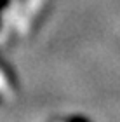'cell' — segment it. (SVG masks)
Here are the masks:
<instances>
[{
  "mask_svg": "<svg viewBox=\"0 0 120 122\" xmlns=\"http://www.w3.org/2000/svg\"><path fill=\"white\" fill-rule=\"evenodd\" d=\"M10 0H0V30H2V25H4V18H5V12H7V7H9Z\"/></svg>",
  "mask_w": 120,
  "mask_h": 122,
  "instance_id": "277c9868",
  "label": "cell"
},
{
  "mask_svg": "<svg viewBox=\"0 0 120 122\" xmlns=\"http://www.w3.org/2000/svg\"><path fill=\"white\" fill-rule=\"evenodd\" d=\"M52 0H10L2 30L10 42H24L37 35L51 12Z\"/></svg>",
  "mask_w": 120,
  "mask_h": 122,
  "instance_id": "6da1fadb",
  "label": "cell"
},
{
  "mask_svg": "<svg viewBox=\"0 0 120 122\" xmlns=\"http://www.w3.org/2000/svg\"><path fill=\"white\" fill-rule=\"evenodd\" d=\"M54 122H91V120L84 115H68V117H59Z\"/></svg>",
  "mask_w": 120,
  "mask_h": 122,
  "instance_id": "3957f363",
  "label": "cell"
},
{
  "mask_svg": "<svg viewBox=\"0 0 120 122\" xmlns=\"http://www.w3.org/2000/svg\"><path fill=\"white\" fill-rule=\"evenodd\" d=\"M19 96V80L7 61L0 58V105L12 103Z\"/></svg>",
  "mask_w": 120,
  "mask_h": 122,
  "instance_id": "7a4b0ae2",
  "label": "cell"
}]
</instances>
